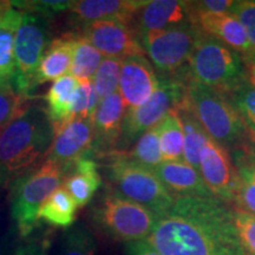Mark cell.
<instances>
[{"mask_svg":"<svg viewBox=\"0 0 255 255\" xmlns=\"http://www.w3.org/2000/svg\"><path fill=\"white\" fill-rule=\"evenodd\" d=\"M148 241L161 255H245L233 210L215 197H176Z\"/></svg>","mask_w":255,"mask_h":255,"instance_id":"6da1fadb","label":"cell"},{"mask_svg":"<svg viewBox=\"0 0 255 255\" xmlns=\"http://www.w3.org/2000/svg\"><path fill=\"white\" fill-rule=\"evenodd\" d=\"M55 130L45 110L28 105L0 131V186L43 163Z\"/></svg>","mask_w":255,"mask_h":255,"instance_id":"7a4b0ae2","label":"cell"},{"mask_svg":"<svg viewBox=\"0 0 255 255\" xmlns=\"http://www.w3.org/2000/svg\"><path fill=\"white\" fill-rule=\"evenodd\" d=\"M68 173V168L45 159L8 184L11 216L19 238L31 237L39 228L40 207L62 187Z\"/></svg>","mask_w":255,"mask_h":255,"instance_id":"3957f363","label":"cell"},{"mask_svg":"<svg viewBox=\"0 0 255 255\" xmlns=\"http://www.w3.org/2000/svg\"><path fill=\"white\" fill-rule=\"evenodd\" d=\"M187 108L207 135L225 149L239 148L251 138L231 100L215 89L190 82L187 87Z\"/></svg>","mask_w":255,"mask_h":255,"instance_id":"277c9868","label":"cell"},{"mask_svg":"<svg viewBox=\"0 0 255 255\" xmlns=\"http://www.w3.org/2000/svg\"><path fill=\"white\" fill-rule=\"evenodd\" d=\"M194 83L232 95L248 82L244 58L237 51L200 31L189 60Z\"/></svg>","mask_w":255,"mask_h":255,"instance_id":"5b68a950","label":"cell"},{"mask_svg":"<svg viewBox=\"0 0 255 255\" xmlns=\"http://www.w3.org/2000/svg\"><path fill=\"white\" fill-rule=\"evenodd\" d=\"M92 218L115 240L130 244L148 240L158 216L119 191H108L92 208Z\"/></svg>","mask_w":255,"mask_h":255,"instance_id":"8992f818","label":"cell"},{"mask_svg":"<svg viewBox=\"0 0 255 255\" xmlns=\"http://www.w3.org/2000/svg\"><path fill=\"white\" fill-rule=\"evenodd\" d=\"M108 175L121 195L146 207L159 216L174 205L175 197L162 183L154 169L132 161L123 152H113Z\"/></svg>","mask_w":255,"mask_h":255,"instance_id":"52a82bcc","label":"cell"},{"mask_svg":"<svg viewBox=\"0 0 255 255\" xmlns=\"http://www.w3.org/2000/svg\"><path fill=\"white\" fill-rule=\"evenodd\" d=\"M187 102V87L171 77L159 78V85L150 100L141 107L127 110L117 148L120 152L151 128L157 127L171 110H178Z\"/></svg>","mask_w":255,"mask_h":255,"instance_id":"ba28073f","label":"cell"},{"mask_svg":"<svg viewBox=\"0 0 255 255\" xmlns=\"http://www.w3.org/2000/svg\"><path fill=\"white\" fill-rule=\"evenodd\" d=\"M21 20L15 33V76L12 87L23 97L32 94V83L44 53L52 41L47 19L21 12Z\"/></svg>","mask_w":255,"mask_h":255,"instance_id":"9c48e42d","label":"cell"},{"mask_svg":"<svg viewBox=\"0 0 255 255\" xmlns=\"http://www.w3.org/2000/svg\"><path fill=\"white\" fill-rule=\"evenodd\" d=\"M200 31L188 23L151 31L139 37L144 52L161 73H173L189 60Z\"/></svg>","mask_w":255,"mask_h":255,"instance_id":"30bf717a","label":"cell"},{"mask_svg":"<svg viewBox=\"0 0 255 255\" xmlns=\"http://www.w3.org/2000/svg\"><path fill=\"white\" fill-rule=\"evenodd\" d=\"M199 171L206 187L221 202H235L238 171L227 149L208 137L200 151Z\"/></svg>","mask_w":255,"mask_h":255,"instance_id":"8fae6325","label":"cell"},{"mask_svg":"<svg viewBox=\"0 0 255 255\" xmlns=\"http://www.w3.org/2000/svg\"><path fill=\"white\" fill-rule=\"evenodd\" d=\"M85 37L107 58L126 59L132 56H145L138 36L127 21L108 19L82 26Z\"/></svg>","mask_w":255,"mask_h":255,"instance_id":"7c38bea8","label":"cell"},{"mask_svg":"<svg viewBox=\"0 0 255 255\" xmlns=\"http://www.w3.org/2000/svg\"><path fill=\"white\" fill-rule=\"evenodd\" d=\"M94 119H72L55 132L46 159L70 170L79 158L92 154Z\"/></svg>","mask_w":255,"mask_h":255,"instance_id":"4fadbf2b","label":"cell"},{"mask_svg":"<svg viewBox=\"0 0 255 255\" xmlns=\"http://www.w3.org/2000/svg\"><path fill=\"white\" fill-rule=\"evenodd\" d=\"M158 85V76L145 56H132L122 60L119 92L127 110L146 103Z\"/></svg>","mask_w":255,"mask_h":255,"instance_id":"5bb4252c","label":"cell"},{"mask_svg":"<svg viewBox=\"0 0 255 255\" xmlns=\"http://www.w3.org/2000/svg\"><path fill=\"white\" fill-rule=\"evenodd\" d=\"M126 113V104L119 91L100 101L94 115L92 154H113L120 141Z\"/></svg>","mask_w":255,"mask_h":255,"instance_id":"9a60e30c","label":"cell"},{"mask_svg":"<svg viewBox=\"0 0 255 255\" xmlns=\"http://www.w3.org/2000/svg\"><path fill=\"white\" fill-rule=\"evenodd\" d=\"M193 21L199 25L201 32L237 51L247 63L251 62L252 52L246 31L234 15L208 12H193Z\"/></svg>","mask_w":255,"mask_h":255,"instance_id":"2e32d148","label":"cell"},{"mask_svg":"<svg viewBox=\"0 0 255 255\" xmlns=\"http://www.w3.org/2000/svg\"><path fill=\"white\" fill-rule=\"evenodd\" d=\"M145 2L143 0H79L72 1L69 9L70 18L73 25L81 26L108 19H116L130 24L136 12Z\"/></svg>","mask_w":255,"mask_h":255,"instance_id":"e0dca14e","label":"cell"},{"mask_svg":"<svg viewBox=\"0 0 255 255\" xmlns=\"http://www.w3.org/2000/svg\"><path fill=\"white\" fill-rule=\"evenodd\" d=\"M189 4L178 0H151L146 1L133 15L135 32L138 38L151 31L184 24Z\"/></svg>","mask_w":255,"mask_h":255,"instance_id":"ac0fdd59","label":"cell"},{"mask_svg":"<svg viewBox=\"0 0 255 255\" xmlns=\"http://www.w3.org/2000/svg\"><path fill=\"white\" fill-rule=\"evenodd\" d=\"M155 173L175 197H214L201 177L200 171L182 161H163Z\"/></svg>","mask_w":255,"mask_h":255,"instance_id":"d6986e66","label":"cell"},{"mask_svg":"<svg viewBox=\"0 0 255 255\" xmlns=\"http://www.w3.org/2000/svg\"><path fill=\"white\" fill-rule=\"evenodd\" d=\"M73 47H75L73 32L51 41L34 73L32 92L39 85L49 82H56L57 79L66 75V72L71 68Z\"/></svg>","mask_w":255,"mask_h":255,"instance_id":"ffe728a7","label":"cell"},{"mask_svg":"<svg viewBox=\"0 0 255 255\" xmlns=\"http://www.w3.org/2000/svg\"><path fill=\"white\" fill-rule=\"evenodd\" d=\"M79 84L77 78L65 75L53 82L45 95L44 110L55 132L72 120V107Z\"/></svg>","mask_w":255,"mask_h":255,"instance_id":"44dd1931","label":"cell"},{"mask_svg":"<svg viewBox=\"0 0 255 255\" xmlns=\"http://www.w3.org/2000/svg\"><path fill=\"white\" fill-rule=\"evenodd\" d=\"M101 186V174L91 156L77 159L70 168L64 182V187L75 200L78 208L89 205Z\"/></svg>","mask_w":255,"mask_h":255,"instance_id":"7402d4cb","label":"cell"},{"mask_svg":"<svg viewBox=\"0 0 255 255\" xmlns=\"http://www.w3.org/2000/svg\"><path fill=\"white\" fill-rule=\"evenodd\" d=\"M21 12L11 7L0 19V85H12L15 76L14 40Z\"/></svg>","mask_w":255,"mask_h":255,"instance_id":"603a6c76","label":"cell"},{"mask_svg":"<svg viewBox=\"0 0 255 255\" xmlns=\"http://www.w3.org/2000/svg\"><path fill=\"white\" fill-rule=\"evenodd\" d=\"M78 207L65 187H60L40 207L39 221L56 228L69 229L76 221Z\"/></svg>","mask_w":255,"mask_h":255,"instance_id":"cb8c5ba5","label":"cell"},{"mask_svg":"<svg viewBox=\"0 0 255 255\" xmlns=\"http://www.w3.org/2000/svg\"><path fill=\"white\" fill-rule=\"evenodd\" d=\"M177 111L183 128V161L199 170L200 151L209 136L187 108V102Z\"/></svg>","mask_w":255,"mask_h":255,"instance_id":"d4e9b609","label":"cell"},{"mask_svg":"<svg viewBox=\"0 0 255 255\" xmlns=\"http://www.w3.org/2000/svg\"><path fill=\"white\" fill-rule=\"evenodd\" d=\"M157 132L164 161L183 159V128L178 111L171 110L157 126Z\"/></svg>","mask_w":255,"mask_h":255,"instance_id":"484cf974","label":"cell"},{"mask_svg":"<svg viewBox=\"0 0 255 255\" xmlns=\"http://www.w3.org/2000/svg\"><path fill=\"white\" fill-rule=\"evenodd\" d=\"M73 34H75V47H73L70 73L79 82L92 81L98 66L103 60V55L81 33L73 32Z\"/></svg>","mask_w":255,"mask_h":255,"instance_id":"4316f807","label":"cell"},{"mask_svg":"<svg viewBox=\"0 0 255 255\" xmlns=\"http://www.w3.org/2000/svg\"><path fill=\"white\" fill-rule=\"evenodd\" d=\"M239 187L237 194L238 208L255 215V165L246 152L235 155Z\"/></svg>","mask_w":255,"mask_h":255,"instance_id":"83f0119b","label":"cell"},{"mask_svg":"<svg viewBox=\"0 0 255 255\" xmlns=\"http://www.w3.org/2000/svg\"><path fill=\"white\" fill-rule=\"evenodd\" d=\"M127 157L150 169L158 167L164 159L159 145L157 127L151 128L143 133L136 141L132 150L127 154Z\"/></svg>","mask_w":255,"mask_h":255,"instance_id":"f1b7e54d","label":"cell"},{"mask_svg":"<svg viewBox=\"0 0 255 255\" xmlns=\"http://www.w3.org/2000/svg\"><path fill=\"white\" fill-rule=\"evenodd\" d=\"M96 252L97 242L85 226H76L64 233L59 255H96Z\"/></svg>","mask_w":255,"mask_h":255,"instance_id":"f546056e","label":"cell"},{"mask_svg":"<svg viewBox=\"0 0 255 255\" xmlns=\"http://www.w3.org/2000/svg\"><path fill=\"white\" fill-rule=\"evenodd\" d=\"M121 66H122V59L104 57L102 60L91 81L100 101L119 90Z\"/></svg>","mask_w":255,"mask_h":255,"instance_id":"4dcf8cb0","label":"cell"},{"mask_svg":"<svg viewBox=\"0 0 255 255\" xmlns=\"http://www.w3.org/2000/svg\"><path fill=\"white\" fill-rule=\"evenodd\" d=\"M229 100L244 121L252 141L255 142V88L250 82L245 83L229 95Z\"/></svg>","mask_w":255,"mask_h":255,"instance_id":"1f68e13d","label":"cell"},{"mask_svg":"<svg viewBox=\"0 0 255 255\" xmlns=\"http://www.w3.org/2000/svg\"><path fill=\"white\" fill-rule=\"evenodd\" d=\"M12 7L20 9V12L31 13L44 19L55 18L65 9H70L72 1L65 0H23V1H11Z\"/></svg>","mask_w":255,"mask_h":255,"instance_id":"d6a6232c","label":"cell"},{"mask_svg":"<svg viewBox=\"0 0 255 255\" xmlns=\"http://www.w3.org/2000/svg\"><path fill=\"white\" fill-rule=\"evenodd\" d=\"M26 100L12 85H0V131L25 109Z\"/></svg>","mask_w":255,"mask_h":255,"instance_id":"836d02e7","label":"cell"},{"mask_svg":"<svg viewBox=\"0 0 255 255\" xmlns=\"http://www.w3.org/2000/svg\"><path fill=\"white\" fill-rule=\"evenodd\" d=\"M72 107V119H94L95 111L100 104L97 92L91 81L79 82Z\"/></svg>","mask_w":255,"mask_h":255,"instance_id":"e575fe53","label":"cell"},{"mask_svg":"<svg viewBox=\"0 0 255 255\" xmlns=\"http://www.w3.org/2000/svg\"><path fill=\"white\" fill-rule=\"evenodd\" d=\"M239 241L245 255H255V215L244 210H233Z\"/></svg>","mask_w":255,"mask_h":255,"instance_id":"d590c367","label":"cell"},{"mask_svg":"<svg viewBox=\"0 0 255 255\" xmlns=\"http://www.w3.org/2000/svg\"><path fill=\"white\" fill-rule=\"evenodd\" d=\"M232 15L240 21V24L246 31L248 41H250L252 58L251 62L255 60V0H241L235 1L229 12ZM248 63V64H250Z\"/></svg>","mask_w":255,"mask_h":255,"instance_id":"8d00e7d4","label":"cell"},{"mask_svg":"<svg viewBox=\"0 0 255 255\" xmlns=\"http://www.w3.org/2000/svg\"><path fill=\"white\" fill-rule=\"evenodd\" d=\"M52 245L51 231L33 233L31 237L21 239L12 255H47Z\"/></svg>","mask_w":255,"mask_h":255,"instance_id":"74e56055","label":"cell"},{"mask_svg":"<svg viewBox=\"0 0 255 255\" xmlns=\"http://www.w3.org/2000/svg\"><path fill=\"white\" fill-rule=\"evenodd\" d=\"M234 0H205V1L189 2L194 12H208V13H229L234 5Z\"/></svg>","mask_w":255,"mask_h":255,"instance_id":"f35d334b","label":"cell"},{"mask_svg":"<svg viewBox=\"0 0 255 255\" xmlns=\"http://www.w3.org/2000/svg\"><path fill=\"white\" fill-rule=\"evenodd\" d=\"M128 255H161L148 240L127 244Z\"/></svg>","mask_w":255,"mask_h":255,"instance_id":"ab89813d","label":"cell"},{"mask_svg":"<svg viewBox=\"0 0 255 255\" xmlns=\"http://www.w3.org/2000/svg\"><path fill=\"white\" fill-rule=\"evenodd\" d=\"M15 235H18L17 232H15V229H12V231L6 233L5 235L0 237V255L13 254L14 248L17 246Z\"/></svg>","mask_w":255,"mask_h":255,"instance_id":"60d3db41","label":"cell"},{"mask_svg":"<svg viewBox=\"0 0 255 255\" xmlns=\"http://www.w3.org/2000/svg\"><path fill=\"white\" fill-rule=\"evenodd\" d=\"M247 75H248V82H250V84L253 85L255 88V60L248 64Z\"/></svg>","mask_w":255,"mask_h":255,"instance_id":"b9f144b4","label":"cell"},{"mask_svg":"<svg viewBox=\"0 0 255 255\" xmlns=\"http://www.w3.org/2000/svg\"><path fill=\"white\" fill-rule=\"evenodd\" d=\"M11 7V1H7V0H2L1 1V0H0V19L2 18V15H4Z\"/></svg>","mask_w":255,"mask_h":255,"instance_id":"7bdbcfd3","label":"cell"},{"mask_svg":"<svg viewBox=\"0 0 255 255\" xmlns=\"http://www.w3.org/2000/svg\"><path fill=\"white\" fill-rule=\"evenodd\" d=\"M247 154L248 157H250V159L252 162H253V164L255 165V142H253V145L251 146L250 149H248L247 151H245Z\"/></svg>","mask_w":255,"mask_h":255,"instance_id":"ee69618b","label":"cell"}]
</instances>
